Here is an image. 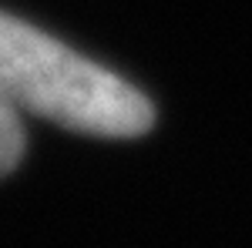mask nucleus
Here are the masks:
<instances>
[{
  "label": "nucleus",
  "mask_w": 252,
  "mask_h": 248,
  "mask_svg": "<svg viewBox=\"0 0 252 248\" xmlns=\"http://www.w3.org/2000/svg\"><path fill=\"white\" fill-rule=\"evenodd\" d=\"M0 97L20 117L94 138H138L155 124L152 101L125 77L7 10H0Z\"/></svg>",
  "instance_id": "f257e3e1"
},
{
  "label": "nucleus",
  "mask_w": 252,
  "mask_h": 248,
  "mask_svg": "<svg viewBox=\"0 0 252 248\" xmlns=\"http://www.w3.org/2000/svg\"><path fill=\"white\" fill-rule=\"evenodd\" d=\"M27 148V134H24V117L0 97V178L10 174L20 165Z\"/></svg>",
  "instance_id": "f03ea898"
}]
</instances>
